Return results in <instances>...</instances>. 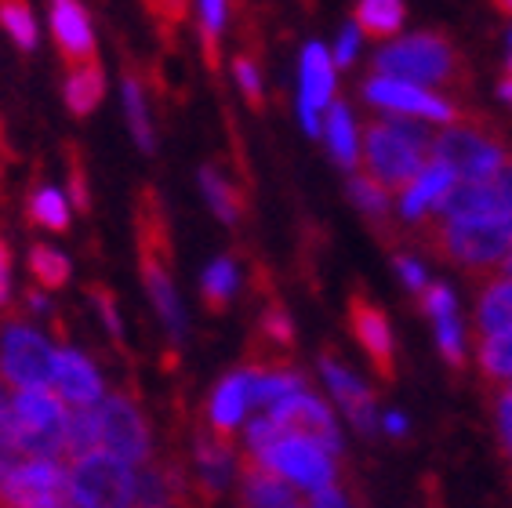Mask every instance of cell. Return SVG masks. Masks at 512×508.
Listing matches in <instances>:
<instances>
[{"label": "cell", "instance_id": "cell-19", "mask_svg": "<svg viewBox=\"0 0 512 508\" xmlns=\"http://www.w3.org/2000/svg\"><path fill=\"white\" fill-rule=\"evenodd\" d=\"M240 498H244V505H258V508L298 505L295 483L284 479L276 469H269V465H262L258 458H251V454L240 461Z\"/></svg>", "mask_w": 512, "mask_h": 508}, {"label": "cell", "instance_id": "cell-11", "mask_svg": "<svg viewBox=\"0 0 512 508\" xmlns=\"http://www.w3.org/2000/svg\"><path fill=\"white\" fill-rule=\"evenodd\" d=\"M99 425H102V450L124 458L128 465H142L149 461V429L146 418L138 411V403L128 392H113L99 407Z\"/></svg>", "mask_w": 512, "mask_h": 508}, {"label": "cell", "instance_id": "cell-22", "mask_svg": "<svg viewBox=\"0 0 512 508\" xmlns=\"http://www.w3.org/2000/svg\"><path fill=\"white\" fill-rule=\"evenodd\" d=\"M425 313L436 323V345L444 352V360L451 367H462V323L454 313V298L444 284H436L425 291Z\"/></svg>", "mask_w": 512, "mask_h": 508}, {"label": "cell", "instance_id": "cell-9", "mask_svg": "<svg viewBox=\"0 0 512 508\" xmlns=\"http://www.w3.org/2000/svg\"><path fill=\"white\" fill-rule=\"evenodd\" d=\"M4 505L59 508L69 505V472L55 458H22L0 483Z\"/></svg>", "mask_w": 512, "mask_h": 508}, {"label": "cell", "instance_id": "cell-51", "mask_svg": "<svg viewBox=\"0 0 512 508\" xmlns=\"http://www.w3.org/2000/svg\"><path fill=\"white\" fill-rule=\"evenodd\" d=\"M494 8L505 11V15H512V0H494Z\"/></svg>", "mask_w": 512, "mask_h": 508}, {"label": "cell", "instance_id": "cell-38", "mask_svg": "<svg viewBox=\"0 0 512 508\" xmlns=\"http://www.w3.org/2000/svg\"><path fill=\"white\" fill-rule=\"evenodd\" d=\"M258 338L266 345H273L276 352H287L295 342V327H291V316H287L284 305L269 302L258 316Z\"/></svg>", "mask_w": 512, "mask_h": 508}, {"label": "cell", "instance_id": "cell-3", "mask_svg": "<svg viewBox=\"0 0 512 508\" xmlns=\"http://www.w3.org/2000/svg\"><path fill=\"white\" fill-rule=\"evenodd\" d=\"M440 258L462 269H491L512 251V215H458L440 218L433 233Z\"/></svg>", "mask_w": 512, "mask_h": 508}, {"label": "cell", "instance_id": "cell-20", "mask_svg": "<svg viewBox=\"0 0 512 508\" xmlns=\"http://www.w3.org/2000/svg\"><path fill=\"white\" fill-rule=\"evenodd\" d=\"M454 178H458L454 167L444 164L440 157H433V164H425L422 171L407 182L404 196H400V215L414 222V218H422L425 211H433V207L440 204V196L451 189Z\"/></svg>", "mask_w": 512, "mask_h": 508}, {"label": "cell", "instance_id": "cell-44", "mask_svg": "<svg viewBox=\"0 0 512 508\" xmlns=\"http://www.w3.org/2000/svg\"><path fill=\"white\" fill-rule=\"evenodd\" d=\"M356 48H360V30H356V26H345L342 37H338L335 66H349V62L356 59Z\"/></svg>", "mask_w": 512, "mask_h": 508}, {"label": "cell", "instance_id": "cell-34", "mask_svg": "<svg viewBox=\"0 0 512 508\" xmlns=\"http://www.w3.org/2000/svg\"><path fill=\"white\" fill-rule=\"evenodd\" d=\"M30 273L44 291H59V287H66V280H69V258L55 251V247L37 244L30 251Z\"/></svg>", "mask_w": 512, "mask_h": 508}, {"label": "cell", "instance_id": "cell-46", "mask_svg": "<svg viewBox=\"0 0 512 508\" xmlns=\"http://www.w3.org/2000/svg\"><path fill=\"white\" fill-rule=\"evenodd\" d=\"M8 298H11V251L0 240V309L8 305Z\"/></svg>", "mask_w": 512, "mask_h": 508}, {"label": "cell", "instance_id": "cell-23", "mask_svg": "<svg viewBox=\"0 0 512 508\" xmlns=\"http://www.w3.org/2000/svg\"><path fill=\"white\" fill-rule=\"evenodd\" d=\"M247 403H251V371H240V374H229L222 385L215 389L211 396V407H207V421H211V429L229 436L233 425L240 421V414L247 411Z\"/></svg>", "mask_w": 512, "mask_h": 508}, {"label": "cell", "instance_id": "cell-21", "mask_svg": "<svg viewBox=\"0 0 512 508\" xmlns=\"http://www.w3.org/2000/svg\"><path fill=\"white\" fill-rule=\"evenodd\" d=\"M189 498V483L182 469L168 465H149L135 472V487H131V505H178Z\"/></svg>", "mask_w": 512, "mask_h": 508}, {"label": "cell", "instance_id": "cell-18", "mask_svg": "<svg viewBox=\"0 0 512 508\" xmlns=\"http://www.w3.org/2000/svg\"><path fill=\"white\" fill-rule=\"evenodd\" d=\"M320 371H324V381L331 385V392H335V400L342 403L345 418L353 421L356 432L371 436V432H375V425H378L375 396H371V389H367L364 381L356 378L353 371H345L335 356H324V360H320Z\"/></svg>", "mask_w": 512, "mask_h": 508}, {"label": "cell", "instance_id": "cell-28", "mask_svg": "<svg viewBox=\"0 0 512 508\" xmlns=\"http://www.w3.org/2000/svg\"><path fill=\"white\" fill-rule=\"evenodd\" d=\"M302 385H306V378L295 371H284V367H255V371H251V403L273 407L276 400L298 392Z\"/></svg>", "mask_w": 512, "mask_h": 508}, {"label": "cell", "instance_id": "cell-32", "mask_svg": "<svg viewBox=\"0 0 512 508\" xmlns=\"http://www.w3.org/2000/svg\"><path fill=\"white\" fill-rule=\"evenodd\" d=\"M480 367L491 381L512 378V327L480 334Z\"/></svg>", "mask_w": 512, "mask_h": 508}, {"label": "cell", "instance_id": "cell-13", "mask_svg": "<svg viewBox=\"0 0 512 508\" xmlns=\"http://www.w3.org/2000/svg\"><path fill=\"white\" fill-rule=\"evenodd\" d=\"M269 418H273L284 432H291V436H306V440L327 447L331 454L342 450V436H338V425H335V418H331V411H327L320 400L306 396L302 389L284 396V400H276Z\"/></svg>", "mask_w": 512, "mask_h": 508}, {"label": "cell", "instance_id": "cell-49", "mask_svg": "<svg viewBox=\"0 0 512 508\" xmlns=\"http://www.w3.org/2000/svg\"><path fill=\"white\" fill-rule=\"evenodd\" d=\"M8 407H11V392L4 389V381H0V418L8 414Z\"/></svg>", "mask_w": 512, "mask_h": 508}, {"label": "cell", "instance_id": "cell-1", "mask_svg": "<svg viewBox=\"0 0 512 508\" xmlns=\"http://www.w3.org/2000/svg\"><path fill=\"white\" fill-rule=\"evenodd\" d=\"M433 157V135L407 113L367 127V171L378 186L404 189Z\"/></svg>", "mask_w": 512, "mask_h": 508}, {"label": "cell", "instance_id": "cell-41", "mask_svg": "<svg viewBox=\"0 0 512 508\" xmlns=\"http://www.w3.org/2000/svg\"><path fill=\"white\" fill-rule=\"evenodd\" d=\"M88 294H91V302H95V309L102 313V323L109 327V334L120 338V316H117V305H113V294H109L102 284H91Z\"/></svg>", "mask_w": 512, "mask_h": 508}, {"label": "cell", "instance_id": "cell-30", "mask_svg": "<svg viewBox=\"0 0 512 508\" xmlns=\"http://www.w3.org/2000/svg\"><path fill=\"white\" fill-rule=\"evenodd\" d=\"M26 207H30V222L40 225V229H48V233H66L69 229V204L59 189H51V186L33 189Z\"/></svg>", "mask_w": 512, "mask_h": 508}, {"label": "cell", "instance_id": "cell-33", "mask_svg": "<svg viewBox=\"0 0 512 508\" xmlns=\"http://www.w3.org/2000/svg\"><path fill=\"white\" fill-rule=\"evenodd\" d=\"M226 11L229 0H197V15H200V44H204L207 66L218 69V40H222V30H226Z\"/></svg>", "mask_w": 512, "mask_h": 508}, {"label": "cell", "instance_id": "cell-24", "mask_svg": "<svg viewBox=\"0 0 512 508\" xmlns=\"http://www.w3.org/2000/svg\"><path fill=\"white\" fill-rule=\"evenodd\" d=\"M331 95H335V62L327 59V51L320 44H309L302 51V95H298V102L320 109L331 102Z\"/></svg>", "mask_w": 512, "mask_h": 508}, {"label": "cell", "instance_id": "cell-35", "mask_svg": "<svg viewBox=\"0 0 512 508\" xmlns=\"http://www.w3.org/2000/svg\"><path fill=\"white\" fill-rule=\"evenodd\" d=\"M0 26L8 30V37L22 51L37 48V22H33V11L26 0H0Z\"/></svg>", "mask_w": 512, "mask_h": 508}, {"label": "cell", "instance_id": "cell-8", "mask_svg": "<svg viewBox=\"0 0 512 508\" xmlns=\"http://www.w3.org/2000/svg\"><path fill=\"white\" fill-rule=\"evenodd\" d=\"M251 458H258L262 465L276 469L284 479H291L295 487L309 490V494L335 483V461H331V450L306 440V436H291V432H284L280 440H273L266 450H258V454H251Z\"/></svg>", "mask_w": 512, "mask_h": 508}, {"label": "cell", "instance_id": "cell-42", "mask_svg": "<svg viewBox=\"0 0 512 508\" xmlns=\"http://www.w3.org/2000/svg\"><path fill=\"white\" fill-rule=\"evenodd\" d=\"M69 193H73V204L77 211H88L91 207V196H88V178L80 171V157L69 149Z\"/></svg>", "mask_w": 512, "mask_h": 508}, {"label": "cell", "instance_id": "cell-50", "mask_svg": "<svg viewBox=\"0 0 512 508\" xmlns=\"http://www.w3.org/2000/svg\"><path fill=\"white\" fill-rule=\"evenodd\" d=\"M502 98H505V102H509V106H512V77L502 84Z\"/></svg>", "mask_w": 512, "mask_h": 508}, {"label": "cell", "instance_id": "cell-29", "mask_svg": "<svg viewBox=\"0 0 512 508\" xmlns=\"http://www.w3.org/2000/svg\"><path fill=\"white\" fill-rule=\"evenodd\" d=\"M200 189H204L207 204H211V211H215L222 222L226 225L237 222L240 211H244V200H240V193L233 189L229 178L218 175L215 167H204V171H200Z\"/></svg>", "mask_w": 512, "mask_h": 508}, {"label": "cell", "instance_id": "cell-15", "mask_svg": "<svg viewBox=\"0 0 512 508\" xmlns=\"http://www.w3.org/2000/svg\"><path fill=\"white\" fill-rule=\"evenodd\" d=\"M193 461H197V483L204 498H218L226 494L229 483H233V472H237V454H233V443L229 436L215 432L211 425L197 432V443H193Z\"/></svg>", "mask_w": 512, "mask_h": 508}, {"label": "cell", "instance_id": "cell-37", "mask_svg": "<svg viewBox=\"0 0 512 508\" xmlns=\"http://www.w3.org/2000/svg\"><path fill=\"white\" fill-rule=\"evenodd\" d=\"M124 109H128L131 131H135V142L146 153H153V127H149L146 113V95H142V84H138L135 73H124Z\"/></svg>", "mask_w": 512, "mask_h": 508}, {"label": "cell", "instance_id": "cell-52", "mask_svg": "<svg viewBox=\"0 0 512 508\" xmlns=\"http://www.w3.org/2000/svg\"><path fill=\"white\" fill-rule=\"evenodd\" d=\"M509 44H512V33H509ZM509 69H512V55H509Z\"/></svg>", "mask_w": 512, "mask_h": 508}, {"label": "cell", "instance_id": "cell-4", "mask_svg": "<svg viewBox=\"0 0 512 508\" xmlns=\"http://www.w3.org/2000/svg\"><path fill=\"white\" fill-rule=\"evenodd\" d=\"M11 429L26 458H66V411L62 396L44 385H26L11 392Z\"/></svg>", "mask_w": 512, "mask_h": 508}, {"label": "cell", "instance_id": "cell-36", "mask_svg": "<svg viewBox=\"0 0 512 508\" xmlns=\"http://www.w3.org/2000/svg\"><path fill=\"white\" fill-rule=\"evenodd\" d=\"M204 302L211 313H222L233 298V287H237V265L229 262V258H218L211 262V269L204 273Z\"/></svg>", "mask_w": 512, "mask_h": 508}, {"label": "cell", "instance_id": "cell-39", "mask_svg": "<svg viewBox=\"0 0 512 508\" xmlns=\"http://www.w3.org/2000/svg\"><path fill=\"white\" fill-rule=\"evenodd\" d=\"M353 200L364 207L367 215H385L389 211V196H385V186H378L375 178H353V186H349Z\"/></svg>", "mask_w": 512, "mask_h": 508}, {"label": "cell", "instance_id": "cell-26", "mask_svg": "<svg viewBox=\"0 0 512 508\" xmlns=\"http://www.w3.org/2000/svg\"><path fill=\"white\" fill-rule=\"evenodd\" d=\"M102 447V425L95 407H73L66 414V458L77 461Z\"/></svg>", "mask_w": 512, "mask_h": 508}, {"label": "cell", "instance_id": "cell-7", "mask_svg": "<svg viewBox=\"0 0 512 508\" xmlns=\"http://www.w3.org/2000/svg\"><path fill=\"white\" fill-rule=\"evenodd\" d=\"M433 157L451 164L454 175L483 178L509 164V149H505L502 138H494L483 124H458V127H447L444 135L436 138Z\"/></svg>", "mask_w": 512, "mask_h": 508}, {"label": "cell", "instance_id": "cell-2", "mask_svg": "<svg viewBox=\"0 0 512 508\" xmlns=\"http://www.w3.org/2000/svg\"><path fill=\"white\" fill-rule=\"evenodd\" d=\"M138 262H142V284L153 298V309L160 313L171 338L182 342L186 338V313H182V302H178L175 284H171L168 225H164L153 193H142V207H138Z\"/></svg>", "mask_w": 512, "mask_h": 508}, {"label": "cell", "instance_id": "cell-31", "mask_svg": "<svg viewBox=\"0 0 512 508\" xmlns=\"http://www.w3.org/2000/svg\"><path fill=\"white\" fill-rule=\"evenodd\" d=\"M327 142H331V153L335 160L345 167V171H353L356 167V127L353 117H349V109L342 102H331V113H327Z\"/></svg>", "mask_w": 512, "mask_h": 508}, {"label": "cell", "instance_id": "cell-12", "mask_svg": "<svg viewBox=\"0 0 512 508\" xmlns=\"http://www.w3.org/2000/svg\"><path fill=\"white\" fill-rule=\"evenodd\" d=\"M367 98L375 102V106L389 109V113H407V117H425V120H436V124H451L458 113H454L451 102L444 98L429 95L422 84H414V80H400V77H378L367 80Z\"/></svg>", "mask_w": 512, "mask_h": 508}, {"label": "cell", "instance_id": "cell-48", "mask_svg": "<svg viewBox=\"0 0 512 508\" xmlns=\"http://www.w3.org/2000/svg\"><path fill=\"white\" fill-rule=\"evenodd\" d=\"M26 298H30V309H33V313H44V309H48V298H44L40 291H30Z\"/></svg>", "mask_w": 512, "mask_h": 508}, {"label": "cell", "instance_id": "cell-27", "mask_svg": "<svg viewBox=\"0 0 512 508\" xmlns=\"http://www.w3.org/2000/svg\"><path fill=\"white\" fill-rule=\"evenodd\" d=\"M356 26L367 37H396L404 26V0H360L356 4Z\"/></svg>", "mask_w": 512, "mask_h": 508}, {"label": "cell", "instance_id": "cell-45", "mask_svg": "<svg viewBox=\"0 0 512 508\" xmlns=\"http://www.w3.org/2000/svg\"><path fill=\"white\" fill-rule=\"evenodd\" d=\"M396 265H400V276H404V284L411 287V291H425V269L414 258H396Z\"/></svg>", "mask_w": 512, "mask_h": 508}, {"label": "cell", "instance_id": "cell-10", "mask_svg": "<svg viewBox=\"0 0 512 508\" xmlns=\"http://www.w3.org/2000/svg\"><path fill=\"white\" fill-rule=\"evenodd\" d=\"M55 352L44 342V334L26 323H4L0 331V378H8L15 389L26 385H51Z\"/></svg>", "mask_w": 512, "mask_h": 508}, {"label": "cell", "instance_id": "cell-25", "mask_svg": "<svg viewBox=\"0 0 512 508\" xmlns=\"http://www.w3.org/2000/svg\"><path fill=\"white\" fill-rule=\"evenodd\" d=\"M62 91H66L69 113H77V117H88L91 109L102 102V95H106V73H102L99 59L84 62V66H69L66 88H62Z\"/></svg>", "mask_w": 512, "mask_h": 508}, {"label": "cell", "instance_id": "cell-14", "mask_svg": "<svg viewBox=\"0 0 512 508\" xmlns=\"http://www.w3.org/2000/svg\"><path fill=\"white\" fill-rule=\"evenodd\" d=\"M349 327H353V338L360 342V349L367 352V360L375 363V371L382 381L396 378V345L393 331H389V320L378 305H371L364 294H353L349 298Z\"/></svg>", "mask_w": 512, "mask_h": 508}, {"label": "cell", "instance_id": "cell-43", "mask_svg": "<svg viewBox=\"0 0 512 508\" xmlns=\"http://www.w3.org/2000/svg\"><path fill=\"white\" fill-rule=\"evenodd\" d=\"M233 66H237V80H240V88H244V95L251 98V106H262V80H258L255 62L240 55Z\"/></svg>", "mask_w": 512, "mask_h": 508}, {"label": "cell", "instance_id": "cell-17", "mask_svg": "<svg viewBox=\"0 0 512 508\" xmlns=\"http://www.w3.org/2000/svg\"><path fill=\"white\" fill-rule=\"evenodd\" d=\"M51 385L59 389V396L69 407H95L102 400V374L95 371V363L88 356H80L73 349L55 352V371H51Z\"/></svg>", "mask_w": 512, "mask_h": 508}, {"label": "cell", "instance_id": "cell-40", "mask_svg": "<svg viewBox=\"0 0 512 508\" xmlns=\"http://www.w3.org/2000/svg\"><path fill=\"white\" fill-rule=\"evenodd\" d=\"M494 421H498V440H502V454L512 469V389L498 392V403H494Z\"/></svg>", "mask_w": 512, "mask_h": 508}, {"label": "cell", "instance_id": "cell-5", "mask_svg": "<svg viewBox=\"0 0 512 508\" xmlns=\"http://www.w3.org/2000/svg\"><path fill=\"white\" fill-rule=\"evenodd\" d=\"M131 487L135 472L124 458L109 450H91L73 461L69 472V505L84 508H120L131 505Z\"/></svg>", "mask_w": 512, "mask_h": 508}, {"label": "cell", "instance_id": "cell-16", "mask_svg": "<svg viewBox=\"0 0 512 508\" xmlns=\"http://www.w3.org/2000/svg\"><path fill=\"white\" fill-rule=\"evenodd\" d=\"M51 30H55V44H59V55L66 66L95 62L91 22L77 0H51Z\"/></svg>", "mask_w": 512, "mask_h": 508}, {"label": "cell", "instance_id": "cell-47", "mask_svg": "<svg viewBox=\"0 0 512 508\" xmlns=\"http://www.w3.org/2000/svg\"><path fill=\"white\" fill-rule=\"evenodd\" d=\"M385 432H393V436L407 432V418H400V414H389V418H385Z\"/></svg>", "mask_w": 512, "mask_h": 508}, {"label": "cell", "instance_id": "cell-6", "mask_svg": "<svg viewBox=\"0 0 512 508\" xmlns=\"http://www.w3.org/2000/svg\"><path fill=\"white\" fill-rule=\"evenodd\" d=\"M375 66L385 77L414 80V84H447L458 73V55L444 37L414 33V37L378 51Z\"/></svg>", "mask_w": 512, "mask_h": 508}]
</instances>
